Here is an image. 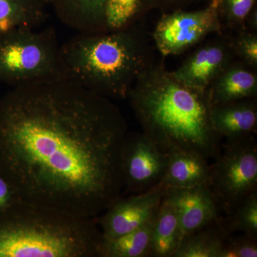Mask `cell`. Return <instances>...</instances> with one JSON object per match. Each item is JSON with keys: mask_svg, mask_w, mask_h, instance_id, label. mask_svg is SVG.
I'll return each instance as SVG.
<instances>
[{"mask_svg": "<svg viewBox=\"0 0 257 257\" xmlns=\"http://www.w3.org/2000/svg\"><path fill=\"white\" fill-rule=\"evenodd\" d=\"M127 135L109 98L62 79L16 86L0 99V176L16 199L96 218L124 197Z\"/></svg>", "mask_w": 257, "mask_h": 257, "instance_id": "obj_1", "label": "cell"}, {"mask_svg": "<svg viewBox=\"0 0 257 257\" xmlns=\"http://www.w3.org/2000/svg\"><path fill=\"white\" fill-rule=\"evenodd\" d=\"M127 99L143 133L166 155L178 151L216 159L222 138L211 120L207 91L182 82L155 62L135 83Z\"/></svg>", "mask_w": 257, "mask_h": 257, "instance_id": "obj_2", "label": "cell"}, {"mask_svg": "<svg viewBox=\"0 0 257 257\" xmlns=\"http://www.w3.org/2000/svg\"><path fill=\"white\" fill-rule=\"evenodd\" d=\"M155 62L145 32L136 25L120 31L80 33L60 47L61 79L110 99H127Z\"/></svg>", "mask_w": 257, "mask_h": 257, "instance_id": "obj_3", "label": "cell"}, {"mask_svg": "<svg viewBox=\"0 0 257 257\" xmlns=\"http://www.w3.org/2000/svg\"><path fill=\"white\" fill-rule=\"evenodd\" d=\"M95 218L15 199L0 209V257H99Z\"/></svg>", "mask_w": 257, "mask_h": 257, "instance_id": "obj_4", "label": "cell"}, {"mask_svg": "<svg viewBox=\"0 0 257 257\" xmlns=\"http://www.w3.org/2000/svg\"><path fill=\"white\" fill-rule=\"evenodd\" d=\"M60 47L55 30L20 28L0 33V82L16 87L61 79Z\"/></svg>", "mask_w": 257, "mask_h": 257, "instance_id": "obj_5", "label": "cell"}, {"mask_svg": "<svg viewBox=\"0 0 257 257\" xmlns=\"http://www.w3.org/2000/svg\"><path fill=\"white\" fill-rule=\"evenodd\" d=\"M210 165L207 184L219 211L229 214L257 192V143L254 135L226 139Z\"/></svg>", "mask_w": 257, "mask_h": 257, "instance_id": "obj_6", "label": "cell"}, {"mask_svg": "<svg viewBox=\"0 0 257 257\" xmlns=\"http://www.w3.org/2000/svg\"><path fill=\"white\" fill-rule=\"evenodd\" d=\"M219 5V0H211L204 9L162 15L152 35L162 57L180 55L211 34L222 32Z\"/></svg>", "mask_w": 257, "mask_h": 257, "instance_id": "obj_7", "label": "cell"}, {"mask_svg": "<svg viewBox=\"0 0 257 257\" xmlns=\"http://www.w3.org/2000/svg\"><path fill=\"white\" fill-rule=\"evenodd\" d=\"M167 160L168 155L145 134L128 133L121 153L124 194H140L157 187L165 174Z\"/></svg>", "mask_w": 257, "mask_h": 257, "instance_id": "obj_8", "label": "cell"}, {"mask_svg": "<svg viewBox=\"0 0 257 257\" xmlns=\"http://www.w3.org/2000/svg\"><path fill=\"white\" fill-rule=\"evenodd\" d=\"M165 192V189L158 185L116 201L95 218L104 239L119 237L146 224L156 214Z\"/></svg>", "mask_w": 257, "mask_h": 257, "instance_id": "obj_9", "label": "cell"}, {"mask_svg": "<svg viewBox=\"0 0 257 257\" xmlns=\"http://www.w3.org/2000/svg\"><path fill=\"white\" fill-rule=\"evenodd\" d=\"M215 38L198 47L177 70L176 77L187 85L207 91L214 79L237 60L231 37L216 34Z\"/></svg>", "mask_w": 257, "mask_h": 257, "instance_id": "obj_10", "label": "cell"}, {"mask_svg": "<svg viewBox=\"0 0 257 257\" xmlns=\"http://www.w3.org/2000/svg\"><path fill=\"white\" fill-rule=\"evenodd\" d=\"M165 189V197L177 212L184 236L220 216L207 183L188 188Z\"/></svg>", "mask_w": 257, "mask_h": 257, "instance_id": "obj_11", "label": "cell"}, {"mask_svg": "<svg viewBox=\"0 0 257 257\" xmlns=\"http://www.w3.org/2000/svg\"><path fill=\"white\" fill-rule=\"evenodd\" d=\"M256 70L238 59L230 64L207 88L211 105L256 98Z\"/></svg>", "mask_w": 257, "mask_h": 257, "instance_id": "obj_12", "label": "cell"}, {"mask_svg": "<svg viewBox=\"0 0 257 257\" xmlns=\"http://www.w3.org/2000/svg\"><path fill=\"white\" fill-rule=\"evenodd\" d=\"M211 120L213 127L221 138L256 135V97L211 106Z\"/></svg>", "mask_w": 257, "mask_h": 257, "instance_id": "obj_13", "label": "cell"}, {"mask_svg": "<svg viewBox=\"0 0 257 257\" xmlns=\"http://www.w3.org/2000/svg\"><path fill=\"white\" fill-rule=\"evenodd\" d=\"M64 25L84 34L105 32L106 0H48Z\"/></svg>", "mask_w": 257, "mask_h": 257, "instance_id": "obj_14", "label": "cell"}, {"mask_svg": "<svg viewBox=\"0 0 257 257\" xmlns=\"http://www.w3.org/2000/svg\"><path fill=\"white\" fill-rule=\"evenodd\" d=\"M210 165L199 154L178 151L169 154L165 174L159 185L164 188H188L207 183Z\"/></svg>", "mask_w": 257, "mask_h": 257, "instance_id": "obj_15", "label": "cell"}, {"mask_svg": "<svg viewBox=\"0 0 257 257\" xmlns=\"http://www.w3.org/2000/svg\"><path fill=\"white\" fill-rule=\"evenodd\" d=\"M183 237L177 212L164 196L152 226L150 257H173Z\"/></svg>", "mask_w": 257, "mask_h": 257, "instance_id": "obj_16", "label": "cell"}, {"mask_svg": "<svg viewBox=\"0 0 257 257\" xmlns=\"http://www.w3.org/2000/svg\"><path fill=\"white\" fill-rule=\"evenodd\" d=\"M230 236L219 216L202 229L184 236L173 257H220Z\"/></svg>", "mask_w": 257, "mask_h": 257, "instance_id": "obj_17", "label": "cell"}, {"mask_svg": "<svg viewBox=\"0 0 257 257\" xmlns=\"http://www.w3.org/2000/svg\"><path fill=\"white\" fill-rule=\"evenodd\" d=\"M47 0H0V33L34 29L47 18Z\"/></svg>", "mask_w": 257, "mask_h": 257, "instance_id": "obj_18", "label": "cell"}, {"mask_svg": "<svg viewBox=\"0 0 257 257\" xmlns=\"http://www.w3.org/2000/svg\"><path fill=\"white\" fill-rule=\"evenodd\" d=\"M156 214L146 224L131 232L103 240L99 257H150L152 226Z\"/></svg>", "mask_w": 257, "mask_h": 257, "instance_id": "obj_19", "label": "cell"}, {"mask_svg": "<svg viewBox=\"0 0 257 257\" xmlns=\"http://www.w3.org/2000/svg\"><path fill=\"white\" fill-rule=\"evenodd\" d=\"M153 8L155 0H106L105 32L131 28Z\"/></svg>", "mask_w": 257, "mask_h": 257, "instance_id": "obj_20", "label": "cell"}, {"mask_svg": "<svg viewBox=\"0 0 257 257\" xmlns=\"http://www.w3.org/2000/svg\"><path fill=\"white\" fill-rule=\"evenodd\" d=\"M224 219L230 235L236 231L257 239V192L252 193L238 204Z\"/></svg>", "mask_w": 257, "mask_h": 257, "instance_id": "obj_21", "label": "cell"}, {"mask_svg": "<svg viewBox=\"0 0 257 257\" xmlns=\"http://www.w3.org/2000/svg\"><path fill=\"white\" fill-rule=\"evenodd\" d=\"M256 0H219L221 25L242 31L246 30L248 17L254 10Z\"/></svg>", "mask_w": 257, "mask_h": 257, "instance_id": "obj_22", "label": "cell"}, {"mask_svg": "<svg viewBox=\"0 0 257 257\" xmlns=\"http://www.w3.org/2000/svg\"><path fill=\"white\" fill-rule=\"evenodd\" d=\"M231 40L238 60L257 69L256 32L242 30L231 37Z\"/></svg>", "mask_w": 257, "mask_h": 257, "instance_id": "obj_23", "label": "cell"}, {"mask_svg": "<svg viewBox=\"0 0 257 257\" xmlns=\"http://www.w3.org/2000/svg\"><path fill=\"white\" fill-rule=\"evenodd\" d=\"M256 256L257 239L246 234L234 237L230 235L220 254V257Z\"/></svg>", "mask_w": 257, "mask_h": 257, "instance_id": "obj_24", "label": "cell"}, {"mask_svg": "<svg viewBox=\"0 0 257 257\" xmlns=\"http://www.w3.org/2000/svg\"><path fill=\"white\" fill-rule=\"evenodd\" d=\"M15 199L14 193L9 184L0 176V209L8 207Z\"/></svg>", "mask_w": 257, "mask_h": 257, "instance_id": "obj_25", "label": "cell"}, {"mask_svg": "<svg viewBox=\"0 0 257 257\" xmlns=\"http://www.w3.org/2000/svg\"><path fill=\"white\" fill-rule=\"evenodd\" d=\"M189 0H155V8L162 10H171L185 4Z\"/></svg>", "mask_w": 257, "mask_h": 257, "instance_id": "obj_26", "label": "cell"}]
</instances>
